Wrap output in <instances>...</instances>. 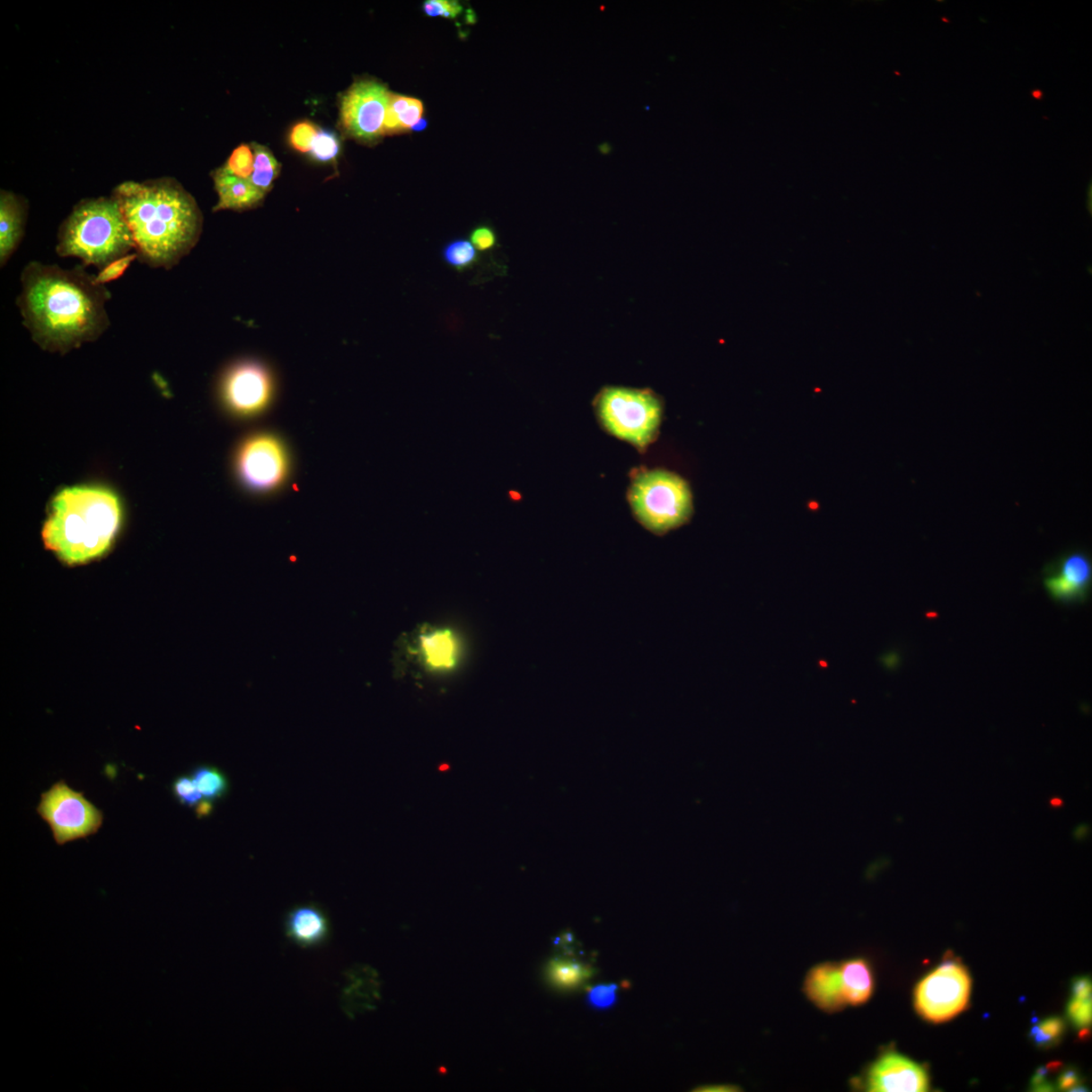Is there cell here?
Returning <instances> with one entry per match:
<instances>
[{
    "instance_id": "cell-1",
    "label": "cell",
    "mask_w": 1092,
    "mask_h": 1092,
    "mask_svg": "<svg viewBox=\"0 0 1092 1092\" xmlns=\"http://www.w3.org/2000/svg\"><path fill=\"white\" fill-rule=\"evenodd\" d=\"M18 306L23 325L43 349L66 353L107 331L110 294L83 267L30 262L21 276Z\"/></svg>"
},
{
    "instance_id": "cell-2",
    "label": "cell",
    "mask_w": 1092,
    "mask_h": 1092,
    "mask_svg": "<svg viewBox=\"0 0 1092 1092\" xmlns=\"http://www.w3.org/2000/svg\"><path fill=\"white\" fill-rule=\"evenodd\" d=\"M138 260L171 269L198 242L203 216L189 192L172 179L127 181L115 189Z\"/></svg>"
},
{
    "instance_id": "cell-3",
    "label": "cell",
    "mask_w": 1092,
    "mask_h": 1092,
    "mask_svg": "<svg viewBox=\"0 0 1092 1092\" xmlns=\"http://www.w3.org/2000/svg\"><path fill=\"white\" fill-rule=\"evenodd\" d=\"M120 522L122 507L110 489L68 488L54 498L43 528V541L63 563L83 565L110 550Z\"/></svg>"
},
{
    "instance_id": "cell-4",
    "label": "cell",
    "mask_w": 1092,
    "mask_h": 1092,
    "mask_svg": "<svg viewBox=\"0 0 1092 1092\" xmlns=\"http://www.w3.org/2000/svg\"><path fill=\"white\" fill-rule=\"evenodd\" d=\"M135 249L131 230L114 196L80 202L61 225L56 246L59 256L75 257L84 267L100 269Z\"/></svg>"
},
{
    "instance_id": "cell-5",
    "label": "cell",
    "mask_w": 1092,
    "mask_h": 1092,
    "mask_svg": "<svg viewBox=\"0 0 1092 1092\" xmlns=\"http://www.w3.org/2000/svg\"><path fill=\"white\" fill-rule=\"evenodd\" d=\"M630 500L640 524L655 534L684 525L693 511L686 481L665 471H647L634 480Z\"/></svg>"
},
{
    "instance_id": "cell-6",
    "label": "cell",
    "mask_w": 1092,
    "mask_h": 1092,
    "mask_svg": "<svg viewBox=\"0 0 1092 1092\" xmlns=\"http://www.w3.org/2000/svg\"><path fill=\"white\" fill-rule=\"evenodd\" d=\"M597 410L610 433L639 448L652 443L660 427L662 403L648 390L606 388L598 396Z\"/></svg>"
},
{
    "instance_id": "cell-7",
    "label": "cell",
    "mask_w": 1092,
    "mask_h": 1092,
    "mask_svg": "<svg viewBox=\"0 0 1092 1092\" xmlns=\"http://www.w3.org/2000/svg\"><path fill=\"white\" fill-rule=\"evenodd\" d=\"M37 813L49 824L59 846L92 836L103 823L102 811L64 781L55 783L42 794Z\"/></svg>"
},
{
    "instance_id": "cell-8",
    "label": "cell",
    "mask_w": 1092,
    "mask_h": 1092,
    "mask_svg": "<svg viewBox=\"0 0 1092 1092\" xmlns=\"http://www.w3.org/2000/svg\"><path fill=\"white\" fill-rule=\"evenodd\" d=\"M971 983L964 966L947 961L918 984L914 991V1008L928 1022L950 1021L966 1009Z\"/></svg>"
},
{
    "instance_id": "cell-9",
    "label": "cell",
    "mask_w": 1092,
    "mask_h": 1092,
    "mask_svg": "<svg viewBox=\"0 0 1092 1092\" xmlns=\"http://www.w3.org/2000/svg\"><path fill=\"white\" fill-rule=\"evenodd\" d=\"M391 92L374 80H360L343 95L340 119L344 131L363 142L384 135V119Z\"/></svg>"
},
{
    "instance_id": "cell-10",
    "label": "cell",
    "mask_w": 1092,
    "mask_h": 1092,
    "mask_svg": "<svg viewBox=\"0 0 1092 1092\" xmlns=\"http://www.w3.org/2000/svg\"><path fill=\"white\" fill-rule=\"evenodd\" d=\"M239 476L256 492H269L284 483L287 476L288 457L277 437L260 435L245 441L237 459Z\"/></svg>"
},
{
    "instance_id": "cell-11",
    "label": "cell",
    "mask_w": 1092,
    "mask_h": 1092,
    "mask_svg": "<svg viewBox=\"0 0 1092 1092\" xmlns=\"http://www.w3.org/2000/svg\"><path fill=\"white\" fill-rule=\"evenodd\" d=\"M871 1092H922L929 1089L928 1072L910 1058L891 1051L869 1066L863 1079L854 1080Z\"/></svg>"
},
{
    "instance_id": "cell-12",
    "label": "cell",
    "mask_w": 1092,
    "mask_h": 1092,
    "mask_svg": "<svg viewBox=\"0 0 1092 1092\" xmlns=\"http://www.w3.org/2000/svg\"><path fill=\"white\" fill-rule=\"evenodd\" d=\"M272 384L267 369L256 364L235 366L224 382V398L232 411L251 416L262 411L271 398Z\"/></svg>"
},
{
    "instance_id": "cell-13",
    "label": "cell",
    "mask_w": 1092,
    "mask_h": 1092,
    "mask_svg": "<svg viewBox=\"0 0 1092 1092\" xmlns=\"http://www.w3.org/2000/svg\"><path fill=\"white\" fill-rule=\"evenodd\" d=\"M1091 576V560L1087 553L1071 551L1046 568L1044 585L1052 598L1075 603L1088 598Z\"/></svg>"
},
{
    "instance_id": "cell-14",
    "label": "cell",
    "mask_w": 1092,
    "mask_h": 1092,
    "mask_svg": "<svg viewBox=\"0 0 1092 1092\" xmlns=\"http://www.w3.org/2000/svg\"><path fill=\"white\" fill-rule=\"evenodd\" d=\"M288 941L303 949H318L325 946L332 935L330 919L315 903L295 905L287 911L284 922Z\"/></svg>"
},
{
    "instance_id": "cell-15",
    "label": "cell",
    "mask_w": 1092,
    "mask_h": 1092,
    "mask_svg": "<svg viewBox=\"0 0 1092 1092\" xmlns=\"http://www.w3.org/2000/svg\"><path fill=\"white\" fill-rule=\"evenodd\" d=\"M803 992L813 1005L825 1014H836L848 1008L841 975L840 962H823L808 971Z\"/></svg>"
},
{
    "instance_id": "cell-16",
    "label": "cell",
    "mask_w": 1092,
    "mask_h": 1092,
    "mask_svg": "<svg viewBox=\"0 0 1092 1092\" xmlns=\"http://www.w3.org/2000/svg\"><path fill=\"white\" fill-rule=\"evenodd\" d=\"M28 207L26 200L2 190L0 194V264L4 267L17 251L25 234Z\"/></svg>"
},
{
    "instance_id": "cell-17",
    "label": "cell",
    "mask_w": 1092,
    "mask_h": 1092,
    "mask_svg": "<svg viewBox=\"0 0 1092 1092\" xmlns=\"http://www.w3.org/2000/svg\"><path fill=\"white\" fill-rule=\"evenodd\" d=\"M213 178L219 197L214 212L248 210L259 206L265 198L264 192L255 188L251 181L230 174L223 167L214 172Z\"/></svg>"
},
{
    "instance_id": "cell-18",
    "label": "cell",
    "mask_w": 1092,
    "mask_h": 1092,
    "mask_svg": "<svg viewBox=\"0 0 1092 1092\" xmlns=\"http://www.w3.org/2000/svg\"><path fill=\"white\" fill-rule=\"evenodd\" d=\"M842 991L848 1007H862L875 991V978L868 960L852 958L840 962Z\"/></svg>"
},
{
    "instance_id": "cell-19",
    "label": "cell",
    "mask_w": 1092,
    "mask_h": 1092,
    "mask_svg": "<svg viewBox=\"0 0 1092 1092\" xmlns=\"http://www.w3.org/2000/svg\"><path fill=\"white\" fill-rule=\"evenodd\" d=\"M421 647L424 660L432 669H452L459 656V645L452 631L425 634L421 638Z\"/></svg>"
},
{
    "instance_id": "cell-20",
    "label": "cell",
    "mask_w": 1092,
    "mask_h": 1092,
    "mask_svg": "<svg viewBox=\"0 0 1092 1092\" xmlns=\"http://www.w3.org/2000/svg\"><path fill=\"white\" fill-rule=\"evenodd\" d=\"M421 101L408 96L390 95L384 119V134H399L412 130L423 115Z\"/></svg>"
},
{
    "instance_id": "cell-21",
    "label": "cell",
    "mask_w": 1092,
    "mask_h": 1092,
    "mask_svg": "<svg viewBox=\"0 0 1092 1092\" xmlns=\"http://www.w3.org/2000/svg\"><path fill=\"white\" fill-rule=\"evenodd\" d=\"M190 776L206 801L214 803L221 800L229 792L228 778L216 767L198 766L192 770Z\"/></svg>"
},
{
    "instance_id": "cell-22",
    "label": "cell",
    "mask_w": 1092,
    "mask_h": 1092,
    "mask_svg": "<svg viewBox=\"0 0 1092 1092\" xmlns=\"http://www.w3.org/2000/svg\"><path fill=\"white\" fill-rule=\"evenodd\" d=\"M549 975L552 983L563 989H574L593 975L589 965L572 959L557 958L550 963Z\"/></svg>"
},
{
    "instance_id": "cell-23",
    "label": "cell",
    "mask_w": 1092,
    "mask_h": 1092,
    "mask_svg": "<svg viewBox=\"0 0 1092 1092\" xmlns=\"http://www.w3.org/2000/svg\"><path fill=\"white\" fill-rule=\"evenodd\" d=\"M253 152L254 171L249 181L267 195L278 178L280 164L267 147L253 144Z\"/></svg>"
},
{
    "instance_id": "cell-24",
    "label": "cell",
    "mask_w": 1092,
    "mask_h": 1092,
    "mask_svg": "<svg viewBox=\"0 0 1092 1092\" xmlns=\"http://www.w3.org/2000/svg\"><path fill=\"white\" fill-rule=\"evenodd\" d=\"M441 256L448 267L464 271L476 267L480 261L479 251L470 240L459 238L451 241L441 251Z\"/></svg>"
},
{
    "instance_id": "cell-25",
    "label": "cell",
    "mask_w": 1092,
    "mask_h": 1092,
    "mask_svg": "<svg viewBox=\"0 0 1092 1092\" xmlns=\"http://www.w3.org/2000/svg\"><path fill=\"white\" fill-rule=\"evenodd\" d=\"M224 170L232 175L237 176L239 179L251 180L254 171V152L253 148L242 144L232 152L226 164L223 166Z\"/></svg>"
},
{
    "instance_id": "cell-26",
    "label": "cell",
    "mask_w": 1092,
    "mask_h": 1092,
    "mask_svg": "<svg viewBox=\"0 0 1092 1092\" xmlns=\"http://www.w3.org/2000/svg\"><path fill=\"white\" fill-rule=\"evenodd\" d=\"M172 789L175 799L183 806L197 811L206 802L191 776L182 775L175 778Z\"/></svg>"
},
{
    "instance_id": "cell-27",
    "label": "cell",
    "mask_w": 1092,
    "mask_h": 1092,
    "mask_svg": "<svg viewBox=\"0 0 1092 1092\" xmlns=\"http://www.w3.org/2000/svg\"><path fill=\"white\" fill-rule=\"evenodd\" d=\"M339 152V136L330 131L319 130L310 152L312 157L319 163H327L333 162Z\"/></svg>"
},
{
    "instance_id": "cell-28",
    "label": "cell",
    "mask_w": 1092,
    "mask_h": 1092,
    "mask_svg": "<svg viewBox=\"0 0 1092 1092\" xmlns=\"http://www.w3.org/2000/svg\"><path fill=\"white\" fill-rule=\"evenodd\" d=\"M1064 1029L1065 1025L1061 1018L1049 1017L1035 1025L1031 1035L1039 1047H1050L1061 1039Z\"/></svg>"
},
{
    "instance_id": "cell-29",
    "label": "cell",
    "mask_w": 1092,
    "mask_h": 1092,
    "mask_svg": "<svg viewBox=\"0 0 1092 1092\" xmlns=\"http://www.w3.org/2000/svg\"><path fill=\"white\" fill-rule=\"evenodd\" d=\"M318 131L314 124L303 120L291 128L288 142L294 150L301 152V154H308L311 152Z\"/></svg>"
},
{
    "instance_id": "cell-30",
    "label": "cell",
    "mask_w": 1092,
    "mask_h": 1092,
    "mask_svg": "<svg viewBox=\"0 0 1092 1092\" xmlns=\"http://www.w3.org/2000/svg\"><path fill=\"white\" fill-rule=\"evenodd\" d=\"M136 259H138V255L131 253L110 262L107 267L101 269L98 276L94 277L95 284L104 286L123 277L128 269L131 267L132 262Z\"/></svg>"
},
{
    "instance_id": "cell-31",
    "label": "cell",
    "mask_w": 1092,
    "mask_h": 1092,
    "mask_svg": "<svg viewBox=\"0 0 1092 1092\" xmlns=\"http://www.w3.org/2000/svg\"><path fill=\"white\" fill-rule=\"evenodd\" d=\"M616 999L617 986L615 984H601L592 987L587 997L590 1007L597 1009L612 1008Z\"/></svg>"
},
{
    "instance_id": "cell-32",
    "label": "cell",
    "mask_w": 1092,
    "mask_h": 1092,
    "mask_svg": "<svg viewBox=\"0 0 1092 1092\" xmlns=\"http://www.w3.org/2000/svg\"><path fill=\"white\" fill-rule=\"evenodd\" d=\"M1068 1017L1079 1029H1086L1091 1024V999L1072 997L1067 1008Z\"/></svg>"
},
{
    "instance_id": "cell-33",
    "label": "cell",
    "mask_w": 1092,
    "mask_h": 1092,
    "mask_svg": "<svg viewBox=\"0 0 1092 1092\" xmlns=\"http://www.w3.org/2000/svg\"><path fill=\"white\" fill-rule=\"evenodd\" d=\"M423 10L430 17H445L455 19L462 12V6L451 0H427L424 3Z\"/></svg>"
},
{
    "instance_id": "cell-34",
    "label": "cell",
    "mask_w": 1092,
    "mask_h": 1092,
    "mask_svg": "<svg viewBox=\"0 0 1092 1092\" xmlns=\"http://www.w3.org/2000/svg\"><path fill=\"white\" fill-rule=\"evenodd\" d=\"M470 241L480 252L494 251L498 245V236L493 228L479 226L471 232Z\"/></svg>"
},
{
    "instance_id": "cell-35",
    "label": "cell",
    "mask_w": 1092,
    "mask_h": 1092,
    "mask_svg": "<svg viewBox=\"0 0 1092 1092\" xmlns=\"http://www.w3.org/2000/svg\"><path fill=\"white\" fill-rule=\"evenodd\" d=\"M1058 1088L1061 1090L1079 1088L1080 1076L1074 1070H1066L1058 1079Z\"/></svg>"
},
{
    "instance_id": "cell-36",
    "label": "cell",
    "mask_w": 1092,
    "mask_h": 1092,
    "mask_svg": "<svg viewBox=\"0 0 1092 1092\" xmlns=\"http://www.w3.org/2000/svg\"><path fill=\"white\" fill-rule=\"evenodd\" d=\"M1072 997L1091 999V982L1088 977L1075 979L1072 984Z\"/></svg>"
},
{
    "instance_id": "cell-37",
    "label": "cell",
    "mask_w": 1092,
    "mask_h": 1092,
    "mask_svg": "<svg viewBox=\"0 0 1092 1092\" xmlns=\"http://www.w3.org/2000/svg\"><path fill=\"white\" fill-rule=\"evenodd\" d=\"M738 1088L735 1086H710L695 1089V1091H710V1092H724V1091H737Z\"/></svg>"
},
{
    "instance_id": "cell-38",
    "label": "cell",
    "mask_w": 1092,
    "mask_h": 1092,
    "mask_svg": "<svg viewBox=\"0 0 1092 1092\" xmlns=\"http://www.w3.org/2000/svg\"><path fill=\"white\" fill-rule=\"evenodd\" d=\"M427 126H428V120H427V119H425V118H422V119L419 120V122H418V123H417V124L414 126V128H412V130H413L414 132H422V131H424V130H425V128H427Z\"/></svg>"
},
{
    "instance_id": "cell-39",
    "label": "cell",
    "mask_w": 1092,
    "mask_h": 1092,
    "mask_svg": "<svg viewBox=\"0 0 1092 1092\" xmlns=\"http://www.w3.org/2000/svg\"><path fill=\"white\" fill-rule=\"evenodd\" d=\"M1074 834H1075V837L1078 838L1079 840H1082L1084 837H1087V834H1088L1087 826H1079V828L1076 829Z\"/></svg>"
},
{
    "instance_id": "cell-40",
    "label": "cell",
    "mask_w": 1092,
    "mask_h": 1092,
    "mask_svg": "<svg viewBox=\"0 0 1092 1092\" xmlns=\"http://www.w3.org/2000/svg\"><path fill=\"white\" fill-rule=\"evenodd\" d=\"M1031 94L1033 96V99L1040 101L1044 98V93L1041 90H1034Z\"/></svg>"
},
{
    "instance_id": "cell-41",
    "label": "cell",
    "mask_w": 1092,
    "mask_h": 1092,
    "mask_svg": "<svg viewBox=\"0 0 1092 1092\" xmlns=\"http://www.w3.org/2000/svg\"><path fill=\"white\" fill-rule=\"evenodd\" d=\"M599 148H600V151L602 152V154H609L610 150H612V148H610L608 143L602 144V145Z\"/></svg>"
},
{
    "instance_id": "cell-42",
    "label": "cell",
    "mask_w": 1092,
    "mask_h": 1092,
    "mask_svg": "<svg viewBox=\"0 0 1092 1092\" xmlns=\"http://www.w3.org/2000/svg\"><path fill=\"white\" fill-rule=\"evenodd\" d=\"M1062 803H1063V802H1062L1061 800H1059L1058 798H1055V799H1053V800H1052V801H1051V806H1055V807H1059V806H1062Z\"/></svg>"
},
{
    "instance_id": "cell-43",
    "label": "cell",
    "mask_w": 1092,
    "mask_h": 1092,
    "mask_svg": "<svg viewBox=\"0 0 1092 1092\" xmlns=\"http://www.w3.org/2000/svg\"><path fill=\"white\" fill-rule=\"evenodd\" d=\"M942 21H943L944 22H947V23L951 22L949 20H947V19H946V18H942Z\"/></svg>"
}]
</instances>
